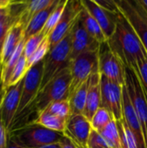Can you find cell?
<instances>
[{"mask_svg": "<svg viewBox=\"0 0 147 148\" xmlns=\"http://www.w3.org/2000/svg\"><path fill=\"white\" fill-rule=\"evenodd\" d=\"M107 44L125 67L133 70L137 69L138 63L147 55L136 31L120 11L116 29L107 40Z\"/></svg>", "mask_w": 147, "mask_h": 148, "instance_id": "cell-1", "label": "cell"}, {"mask_svg": "<svg viewBox=\"0 0 147 148\" xmlns=\"http://www.w3.org/2000/svg\"><path fill=\"white\" fill-rule=\"evenodd\" d=\"M70 82L71 75L68 67L57 74L42 89L39 91L32 104L22 114L26 111H35L38 115L51 103L60 100L68 99Z\"/></svg>", "mask_w": 147, "mask_h": 148, "instance_id": "cell-2", "label": "cell"}, {"mask_svg": "<svg viewBox=\"0 0 147 148\" xmlns=\"http://www.w3.org/2000/svg\"><path fill=\"white\" fill-rule=\"evenodd\" d=\"M71 51V31L57 45L52 48L43 59V75L41 84L42 89L57 74L69 67Z\"/></svg>", "mask_w": 147, "mask_h": 148, "instance_id": "cell-3", "label": "cell"}, {"mask_svg": "<svg viewBox=\"0 0 147 148\" xmlns=\"http://www.w3.org/2000/svg\"><path fill=\"white\" fill-rule=\"evenodd\" d=\"M71 82L68 97L90 76L99 72V49L86 51L79 55L69 63Z\"/></svg>", "mask_w": 147, "mask_h": 148, "instance_id": "cell-4", "label": "cell"}, {"mask_svg": "<svg viewBox=\"0 0 147 148\" xmlns=\"http://www.w3.org/2000/svg\"><path fill=\"white\" fill-rule=\"evenodd\" d=\"M12 135L26 148H38L46 145L60 143L64 136L62 133L30 123L17 130Z\"/></svg>", "mask_w": 147, "mask_h": 148, "instance_id": "cell-5", "label": "cell"}, {"mask_svg": "<svg viewBox=\"0 0 147 148\" xmlns=\"http://www.w3.org/2000/svg\"><path fill=\"white\" fill-rule=\"evenodd\" d=\"M126 86L141 124L147 148V95L137 74L127 68H126Z\"/></svg>", "mask_w": 147, "mask_h": 148, "instance_id": "cell-6", "label": "cell"}, {"mask_svg": "<svg viewBox=\"0 0 147 148\" xmlns=\"http://www.w3.org/2000/svg\"><path fill=\"white\" fill-rule=\"evenodd\" d=\"M99 73L121 86L126 84V67L106 42L99 48Z\"/></svg>", "mask_w": 147, "mask_h": 148, "instance_id": "cell-7", "label": "cell"}, {"mask_svg": "<svg viewBox=\"0 0 147 148\" xmlns=\"http://www.w3.org/2000/svg\"><path fill=\"white\" fill-rule=\"evenodd\" d=\"M119 10L129 21L147 52V10L139 0L116 1Z\"/></svg>", "mask_w": 147, "mask_h": 148, "instance_id": "cell-8", "label": "cell"}, {"mask_svg": "<svg viewBox=\"0 0 147 148\" xmlns=\"http://www.w3.org/2000/svg\"><path fill=\"white\" fill-rule=\"evenodd\" d=\"M43 60L33 66L26 74L23 79L21 100L17 109L16 116H20L34 101L37 96L42 84L43 75Z\"/></svg>", "mask_w": 147, "mask_h": 148, "instance_id": "cell-9", "label": "cell"}, {"mask_svg": "<svg viewBox=\"0 0 147 148\" xmlns=\"http://www.w3.org/2000/svg\"><path fill=\"white\" fill-rule=\"evenodd\" d=\"M101 107L107 108L112 114L114 121H121L123 119V86L101 75Z\"/></svg>", "mask_w": 147, "mask_h": 148, "instance_id": "cell-10", "label": "cell"}, {"mask_svg": "<svg viewBox=\"0 0 147 148\" xmlns=\"http://www.w3.org/2000/svg\"><path fill=\"white\" fill-rule=\"evenodd\" d=\"M82 10L81 1H75V0H68L65 10L62 14V16L49 35V43H50V49L57 45L70 31L72 30L74 25L77 22L80 14Z\"/></svg>", "mask_w": 147, "mask_h": 148, "instance_id": "cell-11", "label": "cell"}, {"mask_svg": "<svg viewBox=\"0 0 147 148\" xmlns=\"http://www.w3.org/2000/svg\"><path fill=\"white\" fill-rule=\"evenodd\" d=\"M92 131L90 121L83 114H71L67 120L63 134L80 147L88 148V141Z\"/></svg>", "mask_w": 147, "mask_h": 148, "instance_id": "cell-12", "label": "cell"}, {"mask_svg": "<svg viewBox=\"0 0 147 148\" xmlns=\"http://www.w3.org/2000/svg\"><path fill=\"white\" fill-rule=\"evenodd\" d=\"M100 45L101 44L98 42H96L89 36L83 25L81 17L79 16L77 22L71 30V51L69 56L70 62L83 52L98 50Z\"/></svg>", "mask_w": 147, "mask_h": 148, "instance_id": "cell-13", "label": "cell"}, {"mask_svg": "<svg viewBox=\"0 0 147 148\" xmlns=\"http://www.w3.org/2000/svg\"><path fill=\"white\" fill-rule=\"evenodd\" d=\"M81 4L98 22L108 40L116 29L120 16V10L119 12H112L105 10L94 0H81Z\"/></svg>", "mask_w": 147, "mask_h": 148, "instance_id": "cell-14", "label": "cell"}, {"mask_svg": "<svg viewBox=\"0 0 147 148\" xmlns=\"http://www.w3.org/2000/svg\"><path fill=\"white\" fill-rule=\"evenodd\" d=\"M23 86V80L19 82L17 84L4 89V95L2 104V115L4 125L9 131V134L11 131L14 120L16 116L21 100Z\"/></svg>", "mask_w": 147, "mask_h": 148, "instance_id": "cell-15", "label": "cell"}, {"mask_svg": "<svg viewBox=\"0 0 147 148\" xmlns=\"http://www.w3.org/2000/svg\"><path fill=\"white\" fill-rule=\"evenodd\" d=\"M122 111H123V119L126 123L132 130V132L136 136L139 148H146L145 137L143 134V130L141 127V124L138 118L135 108L131 101L130 95L127 91V88L126 84L123 86V101H122Z\"/></svg>", "mask_w": 147, "mask_h": 148, "instance_id": "cell-16", "label": "cell"}, {"mask_svg": "<svg viewBox=\"0 0 147 148\" xmlns=\"http://www.w3.org/2000/svg\"><path fill=\"white\" fill-rule=\"evenodd\" d=\"M24 29V26L17 19L9 30L0 52V74L3 67L6 64L21 41L23 39Z\"/></svg>", "mask_w": 147, "mask_h": 148, "instance_id": "cell-17", "label": "cell"}, {"mask_svg": "<svg viewBox=\"0 0 147 148\" xmlns=\"http://www.w3.org/2000/svg\"><path fill=\"white\" fill-rule=\"evenodd\" d=\"M101 105V74L99 72L91 75V83L88 93L87 101L83 114L91 121L93 116Z\"/></svg>", "mask_w": 147, "mask_h": 148, "instance_id": "cell-18", "label": "cell"}, {"mask_svg": "<svg viewBox=\"0 0 147 148\" xmlns=\"http://www.w3.org/2000/svg\"><path fill=\"white\" fill-rule=\"evenodd\" d=\"M58 3H59V0H55V2L51 6L38 12L30 19V21L27 24L26 28L24 29L25 40H27L28 38H29L32 36H35V35L40 33L43 29L49 16L51 15V13L53 12V10H55V8L56 7Z\"/></svg>", "mask_w": 147, "mask_h": 148, "instance_id": "cell-19", "label": "cell"}, {"mask_svg": "<svg viewBox=\"0 0 147 148\" xmlns=\"http://www.w3.org/2000/svg\"><path fill=\"white\" fill-rule=\"evenodd\" d=\"M67 120L52 114L48 110H44L40 113L36 118L30 122V124L42 126L49 130L63 134L66 127Z\"/></svg>", "mask_w": 147, "mask_h": 148, "instance_id": "cell-20", "label": "cell"}, {"mask_svg": "<svg viewBox=\"0 0 147 148\" xmlns=\"http://www.w3.org/2000/svg\"><path fill=\"white\" fill-rule=\"evenodd\" d=\"M90 83H91V76L88 81H86L83 84H81L68 97L70 108H71V114H83Z\"/></svg>", "mask_w": 147, "mask_h": 148, "instance_id": "cell-21", "label": "cell"}, {"mask_svg": "<svg viewBox=\"0 0 147 148\" xmlns=\"http://www.w3.org/2000/svg\"><path fill=\"white\" fill-rule=\"evenodd\" d=\"M80 17L83 23V25L89 34V36L94 38L96 42H98L100 44L106 42L107 41L101 27L98 23V22L94 19V17L83 7L80 15Z\"/></svg>", "mask_w": 147, "mask_h": 148, "instance_id": "cell-22", "label": "cell"}, {"mask_svg": "<svg viewBox=\"0 0 147 148\" xmlns=\"http://www.w3.org/2000/svg\"><path fill=\"white\" fill-rule=\"evenodd\" d=\"M99 133L111 148H123L116 121H111L103 130Z\"/></svg>", "mask_w": 147, "mask_h": 148, "instance_id": "cell-23", "label": "cell"}, {"mask_svg": "<svg viewBox=\"0 0 147 148\" xmlns=\"http://www.w3.org/2000/svg\"><path fill=\"white\" fill-rule=\"evenodd\" d=\"M68 1V0H59V3H57L56 7L55 8V10L49 16L43 29L42 30V33L46 36H49V35L52 33V31L55 29V28L60 22L62 16V14L65 10V8L67 6Z\"/></svg>", "mask_w": 147, "mask_h": 148, "instance_id": "cell-24", "label": "cell"}, {"mask_svg": "<svg viewBox=\"0 0 147 148\" xmlns=\"http://www.w3.org/2000/svg\"><path fill=\"white\" fill-rule=\"evenodd\" d=\"M116 122H117V127L120 135L123 148H139V141L136 136L129 128L125 120L122 119L121 121Z\"/></svg>", "mask_w": 147, "mask_h": 148, "instance_id": "cell-25", "label": "cell"}, {"mask_svg": "<svg viewBox=\"0 0 147 148\" xmlns=\"http://www.w3.org/2000/svg\"><path fill=\"white\" fill-rule=\"evenodd\" d=\"M113 121H114V119L112 114L107 108L101 107L96 111L90 122H91L92 129L97 132H101Z\"/></svg>", "mask_w": 147, "mask_h": 148, "instance_id": "cell-26", "label": "cell"}, {"mask_svg": "<svg viewBox=\"0 0 147 148\" xmlns=\"http://www.w3.org/2000/svg\"><path fill=\"white\" fill-rule=\"evenodd\" d=\"M28 71H29V69H28L27 58L24 56V55H23L21 56V58L19 59L18 62L16 63L5 88L14 86V85L17 84L19 82H21L22 80H23ZM5 88H3V89H5Z\"/></svg>", "mask_w": 147, "mask_h": 148, "instance_id": "cell-27", "label": "cell"}, {"mask_svg": "<svg viewBox=\"0 0 147 148\" xmlns=\"http://www.w3.org/2000/svg\"><path fill=\"white\" fill-rule=\"evenodd\" d=\"M45 110H48L52 114L68 120L71 115V108L68 99H63L51 103Z\"/></svg>", "mask_w": 147, "mask_h": 148, "instance_id": "cell-28", "label": "cell"}, {"mask_svg": "<svg viewBox=\"0 0 147 148\" xmlns=\"http://www.w3.org/2000/svg\"><path fill=\"white\" fill-rule=\"evenodd\" d=\"M50 50V43H49V36H46L44 38V40L42 41V42L41 43V45L38 47V49L34 52V54L27 60L28 62V69L29 70L35 66L36 64H37L38 62H42L46 56L49 54Z\"/></svg>", "mask_w": 147, "mask_h": 148, "instance_id": "cell-29", "label": "cell"}, {"mask_svg": "<svg viewBox=\"0 0 147 148\" xmlns=\"http://www.w3.org/2000/svg\"><path fill=\"white\" fill-rule=\"evenodd\" d=\"M46 36L41 31L40 33L30 36L27 40H25V44H24V49H23V55L27 58V60L34 54V52L38 49V47L41 45L42 41Z\"/></svg>", "mask_w": 147, "mask_h": 148, "instance_id": "cell-30", "label": "cell"}, {"mask_svg": "<svg viewBox=\"0 0 147 148\" xmlns=\"http://www.w3.org/2000/svg\"><path fill=\"white\" fill-rule=\"evenodd\" d=\"M4 95V89L2 88L0 91V148L7 147L8 139H9V131L7 130L2 115V104Z\"/></svg>", "mask_w": 147, "mask_h": 148, "instance_id": "cell-31", "label": "cell"}, {"mask_svg": "<svg viewBox=\"0 0 147 148\" xmlns=\"http://www.w3.org/2000/svg\"><path fill=\"white\" fill-rule=\"evenodd\" d=\"M133 71L137 74L144 91L147 95V55L138 63L137 69Z\"/></svg>", "mask_w": 147, "mask_h": 148, "instance_id": "cell-32", "label": "cell"}, {"mask_svg": "<svg viewBox=\"0 0 147 148\" xmlns=\"http://www.w3.org/2000/svg\"><path fill=\"white\" fill-rule=\"evenodd\" d=\"M88 148H111L101 134L92 129L88 141Z\"/></svg>", "mask_w": 147, "mask_h": 148, "instance_id": "cell-33", "label": "cell"}, {"mask_svg": "<svg viewBox=\"0 0 147 148\" xmlns=\"http://www.w3.org/2000/svg\"><path fill=\"white\" fill-rule=\"evenodd\" d=\"M16 20L17 19H15L11 16H8L0 21V52L9 30L10 29V28L13 26V24L16 23Z\"/></svg>", "mask_w": 147, "mask_h": 148, "instance_id": "cell-34", "label": "cell"}, {"mask_svg": "<svg viewBox=\"0 0 147 148\" xmlns=\"http://www.w3.org/2000/svg\"><path fill=\"white\" fill-rule=\"evenodd\" d=\"M96 2L101 7L104 8L105 10H107L112 12H119L116 1L114 0H98Z\"/></svg>", "mask_w": 147, "mask_h": 148, "instance_id": "cell-35", "label": "cell"}, {"mask_svg": "<svg viewBox=\"0 0 147 148\" xmlns=\"http://www.w3.org/2000/svg\"><path fill=\"white\" fill-rule=\"evenodd\" d=\"M11 1L0 0V21L10 16V5Z\"/></svg>", "mask_w": 147, "mask_h": 148, "instance_id": "cell-36", "label": "cell"}, {"mask_svg": "<svg viewBox=\"0 0 147 148\" xmlns=\"http://www.w3.org/2000/svg\"><path fill=\"white\" fill-rule=\"evenodd\" d=\"M60 144L62 146V148H81L77 144H75L73 140H71L69 138L66 137L65 135L62 139Z\"/></svg>", "mask_w": 147, "mask_h": 148, "instance_id": "cell-37", "label": "cell"}, {"mask_svg": "<svg viewBox=\"0 0 147 148\" xmlns=\"http://www.w3.org/2000/svg\"><path fill=\"white\" fill-rule=\"evenodd\" d=\"M6 148H26L24 147L22 144H20L17 140L10 134H9V139H8V143H7V147Z\"/></svg>", "mask_w": 147, "mask_h": 148, "instance_id": "cell-38", "label": "cell"}, {"mask_svg": "<svg viewBox=\"0 0 147 148\" xmlns=\"http://www.w3.org/2000/svg\"><path fill=\"white\" fill-rule=\"evenodd\" d=\"M38 148H62V146L60 143H55V144H50V145H46L43 147Z\"/></svg>", "mask_w": 147, "mask_h": 148, "instance_id": "cell-39", "label": "cell"}, {"mask_svg": "<svg viewBox=\"0 0 147 148\" xmlns=\"http://www.w3.org/2000/svg\"><path fill=\"white\" fill-rule=\"evenodd\" d=\"M139 2L144 6V8L147 10V0H139Z\"/></svg>", "mask_w": 147, "mask_h": 148, "instance_id": "cell-40", "label": "cell"}, {"mask_svg": "<svg viewBox=\"0 0 147 148\" xmlns=\"http://www.w3.org/2000/svg\"><path fill=\"white\" fill-rule=\"evenodd\" d=\"M0 86H2V84H1V83H0Z\"/></svg>", "mask_w": 147, "mask_h": 148, "instance_id": "cell-41", "label": "cell"}, {"mask_svg": "<svg viewBox=\"0 0 147 148\" xmlns=\"http://www.w3.org/2000/svg\"><path fill=\"white\" fill-rule=\"evenodd\" d=\"M0 91H1V89H0Z\"/></svg>", "mask_w": 147, "mask_h": 148, "instance_id": "cell-42", "label": "cell"}, {"mask_svg": "<svg viewBox=\"0 0 147 148\" xmlns=\"http://www.w3.org/2000/svg\"><path fill=\"white\" fill-rule=\"evenodd\" d=\"M0 83H1V82H0Z\"/></svg>", "mask_w": 147, "mask_h": 148, "instance_id": "cell-43", "label": "cell"}]
</instances>
